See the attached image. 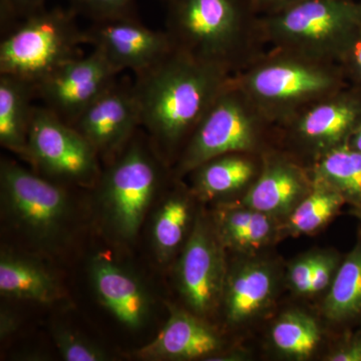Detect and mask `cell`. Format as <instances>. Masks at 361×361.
<instances>
[{
	"label": "cell",
	"mask_w": 361,
	"mask_h": 361,
	"mask_svg": "<svg viewBox=\"0 0 361 361\" xmlns=\"http://www.w3.org/2000/svg\"><path fill=\"white\" fill-rule=\"evenodd\" d=\"M168 166L142 128L122 153L106 164L92 189L99 218L111 236L123 243L137 238Z\"/></svg>",
	"instance_id": "4"
},
{
	"label": "cell",
	"mask_w": 361,
	"mask_h": 361,
	"mask_svg": "<svg viewBox=\"0 0 361 361\" xmlns=\"http://www.w3.org/2000/svg\"><path fill=\"white\" fill-rule=\"evenodd\" d=\"M54 341L61 357L66 361L110 360L104 349L66 327H56L54 330Z\"/></svg>",
	"instance_id": "27"
},
{
	"label": "cell",
	"mask_w": 361,
	"mask_h": 361,
	"mask_svg": "<svg viewBox=\"0 0 361 361\" xmlns=\"http://www.w3.org/2000/svg\"><path fill=\"white\" fill-rule=\"evenodd\" d=\"M317 255H310L296 261L291 266L289 279L297 292L310 294L311 280L314 272Z\"/></svg>",
	"instance_id": "31"
},
{
	"label": "cell",
	"mask_w": 361,
	"mask_h": 361,
	"mask_svg": "<svg viewBox=\"0 0 361 361\" xmlns=\"http://www.w3.org/2000/svg\"><path fill=\"white\" fill-rule=\"evenodd\" d=\"M89 269L94 290L104 307L128 329H142L151 314L152 300L141 280L106 256L92 258Z\"/></svg>",
	"instance_id": "16"
},
{
	"label": "cell",
	"mask_w": 361,
	"mask_h": 361,
	"mask_svg": "<svg viewBox=\"0 0 361 361\" xmlns=\"http://www.w3.org/2000/svg\"><path fill=\"white\" fill-rule=\"evenodd\" d=\"M336 268V258L330 255H317L314 272L311 280L310 294L322 291L329 286Z\"/></svg>",
	"instance_id": "33"
},
{
	"label": "cell",
	"mask_w": 361,
	"mask_h": 361,
	"mask_svg": "<svg viewBox=\"0 0 361 361\" xmlns=\"http://www.w3.org/2000/svg\"><path fill=\"white\" fill-rule=\"evenodd\" d=\"M310 169L288 153L266 152L262 169L247 192L244 203L267 215L290 212L312 188Z\"/></svg>",
	"instance_id": "15"
},
{
	"label": "cell",
	"mask_w": 361,
	"mask_h": 361,
	"mask_svg": "<svg viewBox=\"0 0 361 361\" xmlns=\"http://www.w3.org/2000/svg\"><path fill=\"white\" fill-rule=\"evenodd\" d=\"M85 44L101 52L118 73L135 77L161 63L175 47L166 30H154L139 18L92 21L84 30Z\"/></svg>",
	"instance_id": "12"
},
{
	"label": "cell",
	"mask_w": 361,
	"mask_h": 361,
	"mask_svg": "<svg viewBox=\"0 0 361 361\" xmlns=\"http://www.w3.org/2000/svg\"><path fill=\"white\" fill-rule=\"evenodd\" d=\"M35 97V85L0 73V144L25 161Z\"/></svg>",
	"instance_id": "19"
},
{
	"label": "cell",
	"mask_w": 361,
	"mask_h": 361,
	"mask_svg": "<svg viewBox=\"0 0 361 361\" xmlns=\"http://www.w3.org/2000/svg\"><path fill=\"white\" fill-rule=\"evenodd\" d=\"M0 316V336L1 338H6L18 329V318L13 311L6 307L2 308Z\"/></svg>",
	"instance_id": "36"
},
{
	"label": "cell",
	"mask_w": 361,
	"mask_h": 361,
	"mask_svg": "<svg viewBox=\"0 0 361 361\" xmlns=\"http://www.w3.org/2000/svg\"><path fill=\"white\" fill-rule=\"evenodd\" d=\"M0 196L6 224L33 248L54 253L66 246L75 215L66 185L2 159Z\"/></svg>",
	"instance_id": "5"
},
{
	"label": "cell",
	"mask_w": 361,
	"mask_h": 361,
	"mask_svg": "<svg viewBox=\"0 0 361 361\" xmlns=\"http://www.w3.org/2000/svg\"><path fill=\"white\" fill-rule=\"evenodd\" d=\"M233 78L277 127L348 85L338 63L275 47Z\"/></svg>",
	"instance_id": "3"
},
{
	"label": "cell",
	"mask_w": 361,
	"mask_h": 361,
	"mask_svg": "<svg viewBox=\"0 0 361 361\" xmlns=\"http://www.w3.org/2000/svg\"><path fill=\"white\" fill-rule=\"evenodd\" d=\"M77 13L61 7L44 8L2 32L0 73L37 87L68 61L82 56L84 30Z\"/></svg>",
	"instance_id": "8"
},
{
	"label": "cell",
	"mask_w": 361,
	"mask_h": 361,
	"mask_svg": "<svg viewBox=\"0 0 361 361\" xmlns=\"http://www.w3.org/2000/svg\"><path fill=\"white\" fill-rule=\"evenodd\" d=\"M266 45L308 58L341 63L361 32V2L304 0L261 16Z\"/></svg>",
	"instance_id": "6"
},
{
	"label": "cell",
	"mask_w": 361,
	"mask_h": 361,
	"mask_svg": "<svg viewBox=\"0 0 361 361\" xmlns=\"http://www.w3.org/2000/svg\"><path fill=\"white\" fill-rule=\"evenodd\" d=\"M348 145L351 148L356 149V151L361 152V123L360 127L349 137Z\"/></svg>",
	"instance_id": "37"
},
{
	"label": "cell",
	"mask_w": 361,
	"mask_h": 361,
	"mask_svg": "<svg viewBox=\"0 0 361 361\" xmlns=\"http://www.w3.org/2000/svg\"><path fill=\"white\" fill-rule=\"evenodd\" d=\"M272 229L270 216L257 211L251 224L235 236L226 246L237 250H254L268 241Z\"/></svg>",
	"instance_id": "29"
},
{
	"label": "cell",
	"mask_w": 361,
	"mask_h": 361,
	"mask_svg": "<svg viewBox=\"0 0 361 361\" xmlns=\"http://www.w3.org/2000/svg\"><path fill=\"white\" fill-rule=\"evenodd\" d=\"M73 127L94 147L99 160L110 163L141 129V114L134 82L116 80L82 111Z\"/></svg>",
	"instance_id": "14"
},
{
	"label": "cell",
	"mask_w": 361,
	"mask_h": 361,
	"mask_svg": "<svg viewBox=\"0 0 361 361\" xmlns=\"http://www.w3.org/2000/svg\"><path fill=\"white\" fill-rule=\"evenodd\" d=\"M27 163L66 186L94 188L103 171L96 149L84 135L44 106L33 109Z\"/></svg>",
	"instance_id": "9"
},
{
	"label": "cell",
	"mask_w": 361,
	"mask_h": 361,
	"mask_svg": "<svg viewBox=\"0 0 361 361\" xmlns=\"http://www.w3.org/2000/svg\"><path fill=\"white\" fill-rule=\"evenodd\" d=\"M232 75L174 49L155 68L135 77L141 128L169 165L177 161Z\"/></svg>",
	"instance_id": "1"
},
{
	"label": "cell",
	"mask_w": 361,
	"mask_h": 361,
	"mask_svg": "<svg viewBox=\"0 0 361 361\" xmlns=\"http://www.w3.org/2000/svg\"><path fill=\"white\" fill-rule=\"evenodd\" d=\"M361 123V89L348 85L279 126L278 135L310 157V168L330 149L348 144Z\"/></svg>",
	"instance_id": "10"
},
{
	"label": "cell",
	"mask_w": 361,
	"mask_h": 361,
	"mask_svg": "<svg viewBox=\"0 0 361 361\" xmlns=\"http://www.w3.org/2000/svg\"><path fill=\"white\" fill-rule=\"evenodd\" d=\"M310 169L313 180L329 185L355 206L361 204V152L343 145L330 149Z\"/></svg>",
	"instance_id": "23"
},
{
	"label": "cell",
	"mask_w": 361,
	"mask_h": 361,
	"mask_svg": "<svg viewBox=\"0 0 361 361\" xmlns=\"http://www.w3.org/2000/svg\"><path fill=\"white\" fill-rule=\"evenodd\" d=\"M45 0H0L1 33L26 16L44 8Z\"/></svg>",
	"instance_id": "30"
},
{
	"label": "cell",
	"mask_w": 361,
	"mask_h": 361,
	"mask_svg": "<svg viewBox=\"0 0 361 361\" xmlns=\"http://www.w3.org/2000/svg\"><path fill=\"white\" fill-rule=\"evenodd\" d=\"M274 278L267 266L252 263L227 276L223 293L226 315L231 322H245L269 302Z\"/></svg>",
	"instance_id": "21"
},
{
	"label": "cell",
	"mask_w": 361,
	"mask_h": 361,
	"mask_svg": "<svg viewBox=\"0 0 361 361\" xmlns=\"http://www.w3.org/2000/svg\"><path fill=\"white\" fill-rule=\"evenodd\" d=\"M187 195L176 191L166 196L157 208L152 222V246L157 258L167 263L186 237L191 222V205Z\"/></svg>",
	"instance_id": "22"
},
{
	"label": "cell",
	"mask_w": 361,
	"mask_h": 361,
	"mask_svg": "<svg viewBox=\"0 0 361 361\" xmlns=\"http://www.w3.org/2000/svg\"><path fill=\"white\" fill-rule=\"evenodd\" d=\"M71 9L92 21L137 18L135 0H70Z\"/></svg>",
	"instance_id": "28"
},
{
	"label": "cell",
	"mask_w": 361,
	"mask_h": 361,
	"mask_svg": "<svg viewBox=\"0 0 361 361\" xmlns=\"http://www.w3.org/2000/svg\"><path fill=\"white\" fill-rule=\"evenodd\" d=\"M323 311L334 322H348L361 315V243L337 270Z\"/></svg>",
	"instance_id": "24"
},
{
	"label": "cell",
	"mask_w": 361,
	"mask_h": 361,
	"mask_svg": "<svg viewBox=\"0 0 361 361\" xmlns=\"http://www.w3.org/2000/svg\"><path fill=\"white\" fill-rule=\"evenodd\" d=\"M261 16H272L286 11L304 0H252Z\"/></svg>",
	"instance_id": "35"
},
{
	"label": "cell",
	"mask_w": 361,
	"mask_h": 361,
	"mask_svg": "<svg viewBox=\"0 0 361 361\" xmlns=\"http://www.w3.org/2000/svg\"><path fill=\"white\" fill-rule=\"evenodd\" d=\"M278 128L230 78L180 152L173 174L189 175L205 161L231 153L265 154Z\"/></svg>",
	"instance_id": "7"
},
{
	"label": "cell",
	"mask_w": 361,
	"mask_h": 361,
	"mask_svg": "<svg viewBox=\"0 0 361 361\" xmlns=\"http://www.w3.org/2000/svg\"><path fill=\"white\" fill-rule=\"evenodd\" d=\"M345 201L336 190L319 180H313L310 193L291 213L287 228L293 234H307L315 231L326 224Z\"/></svg>",
	"instance_id": "25"
},
{
	"label": "cell",
	"mask_w": 361,
	"mask_h": 361,
	"mask_svg": "<svg viewBox=\"0 0 361 361\" xmlns=\"http://www.w3.org/2000/svg\"><path fill=\"white\" fill-rule=\"evenodd\" d=\"M221 341L198 316L171 308L170 316L158 336L137 351L146 360H190L217 353Z\"/></svg>",
	"instance_id": "17"
},
{
	"label": "cell",
	"mask_w": 361,
	"mask_h": 361,
	"mask_svg": "<svg viewBox=\"0 0 361 361\" xmlns=\"http://www.w3.org/2000/svg\"><path fill=\"white\" fill-rule=\"evenodd\" d=\"M339 66L348 84L361 89V32Z\"/></svg>",
	"instance_id": "32"
},
{
	"label": "cell",
	"mask_w": 361,
	"mask_h": 361,
	"mask_svg": "<svg viewBox=\"0 0 361 361\" xmlns=\"http://www.w3.org/2000/svg\"><path fill=\"white\" fill-rule=\"evenodd\" d=\"M320 337L319 326L315 320L297 310L282 315L272 329V341L276 348L299 360L312 355Z\"/></svg>",
	"instance_id": "26"
},
{
	"label": "cell",
	"mask_w": 361,
	"mask_h": 361,
	"mask_svg": "<svg viewBox=\"0 0 361 361\" xmlns=\"http://www.w3.org/2000/svg\"><path fill=\"white\" fill-rule=\"evenodd\" d=\"M264 155L231 153L205 161L190 173L194 193L209 200L250 187L262 169Z\"/></svg>",
	"instance_id": "18"
},
{
	"label": "cell",
	"mask_w": 361,
	"mask_h": 361,
	"mask_svg": "<svg viewBox=\"0 0 361 361\" xmlns=\"http://www.w3.org/2000/svg\"><path fill=\"white\" fill-rule=\"evenodd\" d=\"M120 75L101 52L68 61L35 87L37 97L63 122L73 126L82 111L116 82Z\"/></svg>",
	"instance_id": "13"
},
{
	"label": "cell",
	"mask_w": 361,
	"mask_h": 361,
	"mask_svg": "<svg viewBox=\"0 0 361 361\" xmlns=\"http://www.w3.org/2000/svg\"><path fill=\"white\" fill-rule=\"evenodd\" d=\"M0 292L8 298L42 304L63 297L58 280L42 263L8 251H2L0 257Z\"/></svg>",
	"instance_id": "20"
},
{
	"label": "cell",
	"mask_w": 361,
	"mask_h": 361,
	"mask_svg": "<svg viewBox=\"0 0 361 361\" xmlns=\"http://www.w3.org/2000/svg\"><path fill=\"white\" fill-rule=\"evenodd\" d=\"M356 216H357L358 218H360L361 219V204L360 205L356 206L355 212Z\"/></svg>",
	"instance_id": "38"
},
{
	"label": "cell",
	"mask_w": 361,
	"mask_h": 361,
	"mask_svg": "<svg viewBox=\"0 0 361 361\" xmlns=\"http://www.w3.org/2000/svg\"><path fill=\"white\" fill-rule=\"evenodd\" d=\"M166 32L175 49L239 73L266 51L252 0H165Z\"/></svg>",
	"instance_id": "2"
},
{
	"label": "cell",
	"mask_w": 361,
	"mask_h": 361,
	"mask_svg": "<svg viewBox=\"0 0 361 361\" xmlns=\"http://www.w3.org/2000/svg\"><path fill=\"white\" fill-rule=\"evenodd\" d=\"M223 246L217 231L197 218L177 267L180 294L194 314H209L222 300L227 279Z\"/></svg>",
	"instance_id": "11"
},
{
	"label": "cell",
	"mask_w": 361,
	"mask_h": 361,
	"mask_svg": "<svg viewBox=\"0 0 361 361\" xmlns=\"http://www.w3.org/2000/svg\"><path fill=\"white\" fill-rule=\"evenodd\" d=\"M330 361H361V329L342 342L327 358Z\"/></svg>",
	"instance_id": "34"
}]
</instances>
